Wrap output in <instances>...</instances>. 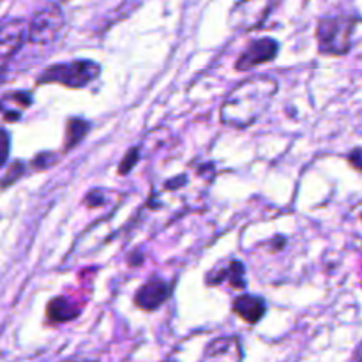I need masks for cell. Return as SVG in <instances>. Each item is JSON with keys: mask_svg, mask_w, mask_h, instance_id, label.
<instances>
[{"mask_svg": "<svg viewBox=\"0 0 362 362\" xmlns=\"http://www.w3.org/2000/svg\"><path fill=\"white\" fill-rule=\"evenodd\" d=\"M278 88V81L267 74L247 76L225 95L219 119L225 126L246 129L267 112Z\"/></svg>", "mask_w": 362, "mask_h": 362, "instance_id": "cell-1", "label": "cell"}, {"mask_svg": "<svg viewBox=\"0 0 362 362\" xmlns=\"http://www.w3.org/2000/svg\"><path fill=\"white\" fill-rule=\"evenodd\" d=\"M359 21V18L354 14H336V16L320 18L317 25L318 52L334 57L346 55L352 49V37Z\"/></svg>", "mask_w": 362, "mask_h": 362, "instance_id": "cell-2", "label": "cell"}, {"mask_svg": "<svg viewBox=\"0 0 362 362\" xmlns=\"http://www.w3.org/2000/svg\"><path fill=\"white\" fill-rule=\"evenodd\" d=\"M101 74V66L94 60L76 59L69 62L52 64L37 76L35 83H57L67 88H83L98 80Z\"/></svg>", "mask_w": 362, "mask_h": 362, "instance_id": "cell-3", "label": "cell"}, {"mask_svg": "<svg viewBox=\"0 0 362 362\" xmlns=\"http://www.w3.org/2000/svg\"><path fill=\"white\" fill-rule=\"evenodd\" d=\"M64 28V11L59 4H45L32 16L28 41L34 45H52Z\"/></svg>", "mask_w": 362, "mask_h": 362, "instance_id": "cell-4", "label": "cell"}, {"mask_svg": "<svg viewBox=\"0 0 362 362\" xmlns=\"http://www.w3.org/2000/svg\"><path fill=\"white\" fill-rule=\"evenodd\" d=\"M278 6L276 2H239L230 11V27L233 30H258L267 20L271 11Z\"/></svg>", "mask_w": 362, "mask_h": 362, "instance_id": "cell-5", "label": "cell"}, {"mask_svg": "<svg viewBox=\"0 0 362 362\" xmlns=\"http://www.w3.org/2000/svg\"><path fill=\"white\" fill-rule=\"evenodd\" d=\"M279 52V42L272 37H260L250 41L235 62L237 71H251L265 62H272Z\"/></svg>", "mask_w": 362, "mask_h": 362, "instance_id": "cell-6", "label": "cell"}, {"mask_svg": "<svg viewBox=\"0 0 362 362\" xmlns=\"http://www.w3.org/2000/svg\"><path fill=\"white\" fill-rule=\"evenodd\" d=\"M205 283H207L209 286L228 285L230 288L244 290L247 285L246 267H244L243 262L235 260V258L223 260L219 262L211 272H207V276H205Z\"/></svg>", "mask_w": 362, "mask_h": 362, "instance_id": "cell-7", "label": "cell"}, {"mask_svg": "<svg viewBox=\"0 0 362 362\" xmlns=\"http://www.w3.org/2000/svg\"><path fill=\"white\" fill-rule=\"evenodd\" d=\"M172 283H168L163 278H151L145 285H141L136 290V293H134V304L144 311H154L158 308H161L165 303H168V299L172 297Z\"/></svg>", "mask_w": 362, "mask_h": 362, "instance_id": "cell-8", "label": "cell"}, {"mask_svg": "<svg viewBox=\"0 0 362 362\" xmlns=\"http://www.w3.org/2000/svg\"><path fill=\"white\" fill-rule=\"evenodd\" d=\"M243 343L237 336H221L205 346L200 362H243Z\"/></svg>", "mask_w": 362, "mask_h": 362, "instance_id": "cell-9", "label": "cell"}, {"mask_svg": "<svg viewBox=\"0 0 362 362\" xmlns=\"http://www.w3.org/2000/svg\"><path fill=\"white\" fill-rule=\"evenodd\" d=\"M25 32L28 28L21 20H4L0 27V57H2V69H6L11 57L23 45Z\"/></svg>", "mask_w": 362, "mask_h": 362, "instance_id": "cell-10", "label": "cell"}, {"mask_svg": "<svg viewBox=\"0 0 362 362\" xmlns=\"http://www.w3.org/2000/svg\"><path fill=\"white\" fill-rule=\"evenodd\" d=\"M232 311L246 324H258L267 313V303L264 297L253 293H243L232 304Z\"/></svg>", "mask_w": 362, "mask_h": 362, "instance_id": "cell-11", "label": "cell"}, {"mask_svg": "<svg viewBox=\"0 0 362 362\" xmlns=\"http://www.w3.org/2000/svg\"><path fill=\"white\" fill-rule=\"evenodd\" d=\"M32 94L27 90H13L2 95V113L6 122L20 120L21 112L32 106Z\"/></svg>", "mask_w": 362, "mask_h": 362, "instance_id": "cell-12", "label": "cell"}, {"mask_svg": "<svg viewBox=\"0 0 362 362\" xmlns=\"http://www.w3.org/2000/svg\"><path fill=\"white\" fill-rule=\"evenodd\" d=\"M80 315V310L71 303L67 297H55L46 306V318L53 324H64V322H71Z\"/></svg>", "mask_w": 362, "mask_h": 362, "instance_id": "cell-13", "label": "cell"}, {"mask_svg": "<svg viewBox=\"0 0 362 362\" xmlns=\"http://www.w3.org/2000/svg\"><path fill=\"white\" fill-rule=\"evenodd\" d=\"M90 131V122L85 119H80V117H73V119L67 120L66 126V136H64V148L66 151H71V148L76 147L87 133Z\"/></svg>", "mask_w": 362, "mask_h": 362, "instance_id": "cell-14", "label": "cell"}, {"mask_svg": "<svg viewBox=\"0 0 362 362\" xmlns=\"http://www.w3.org/2000/svg\"><path fill=\"white\" fill-rule=\"evenodd\" d=\"M27 173V166H25L23 161H13L4 168V175H2V186L9 187L11 184H14L16 180H20L21 177Z\"/></svg>", "mask_w": 362, "mask_h": 362, "instance_id": "cell-15", "label": "cell"}, {"mask_svg": "<svg viewBox=\"0 0 362 362\" xmlns=\"http://www.w3.org/2000/svg\"><path fill=\"white\" fill-rule=\"evenodd\" d=\"M138 161H140V148L133 147L129 152H127L126 156H124L122 161H120V165H119L120 175H126V173H129L131 170L136 166Z\"/></svg>", "mask_w": 362, "mask_h": 362, "instance_id": "cell-16", "label": "cell"}, {"mask_svg": "<svg viewBox=\"0 0 362 362\" xmlns=\"http://www.w3.org/2000/svg\"><path fill=\"white\" fill-rule=\"evenodd\" d=\"M55 163H57L55 152H41V154H37L34 159H32V166H34V170H48L49 166H53Z\"/></svg>", "mask_w": 362, "mask_h": 362, "instance_id": "cell-17", "label": "cell"}, {"mask_svg": "<svg viewBox=\"0 0 362 362\" xmlns=\"http://www.w3.org/2000/svg\"><path fill=\"white\" fill-rule=\"evenodd\" d=\"M105 197H103V189H92L90 193L85 197V204L88 205L90 209H95V207H101V205H105Z\"/></svg>", "mask_w": 362, "mask_h": 362, "instance_id": "cell-18", "label": "cell"}, {"mask_svg": "<svg viewBox=\"0 0 362 362\" xmlns=\"http://www.w3.org/2000/svg\"><path fill=\"white\" fill-rule=\"evenodd\" d=\"M2 145H4V148H2V168H6L7 166V159H9V145H11V141H9V133H7L6 129H2Z\"/></svg>", "mask_w": 362, "mask_h": 362, "instance_id": "cell-19", "label": "cell"}, {"mask_svg": "<svg viewBox=\"0 0 362 362\" xmlns=\"http://www.w3.org/2000/svg\"><path fill=\"white\" fill-rule=\"evenodd\" d=\"M349 163L354 166V168H357L359 172H362V148H356V151L350 152Z\"/></svg>", "mask_w": 362, "mask_h": 362, "instance_id": "cell-20", "label": "cell"}, {"mask_svg": "<svg viewBox=\"0 0 362 362\" xmlns=\"http://www.w3.org/2000/svg\"><path fill=\"white\" fill-rule=\"evenodd\" d=\"M64 362H94V361L87 359V357L83 356H74V357H69V359H66Z\"/></svg>", "mask_w": 362, "mask_h": 362, "instance_id": "cell-21", "label": "cell"}, {"mask_svg": "<svg viewBox=\"0 0 362 362\" xmlns=\"http://www.w3.org/2000/svg\"><path fill=\"white\" fill-rule=\"evenodd\" d=\"M165 362H177V361H172V359H170V361H165Z\"/></svg>", "mask_w": 362, "mask_h": 362, "instance_id": "cell-22", "label": "cell"}, {"mask_svg": "<svg viewBox=\"0 0 362 362\" xmlns=\"http://www.w3.org/2000/svg\"><path fill=\"white\" fill-rule=\"evenodd\" d=\"M359 362H362V359H361V361H359Z\"/></svg>", "mask_w": 362, "mask_h": 362, "instance_id": "cell-23", "label": "cell"}]
</instances>
